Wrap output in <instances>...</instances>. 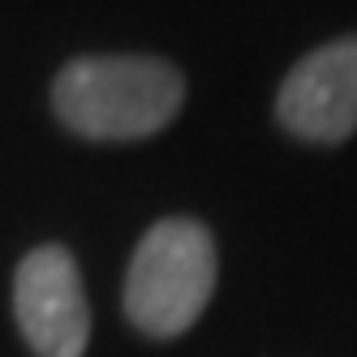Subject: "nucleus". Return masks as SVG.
Segmentation results:
<instances>
[{
	"mask_svg": "<svg viewBox=\"0 0 357 357\" xmlns=\"http://www.w3.org/2000/svg\"><path fill=\"white\" fill-rule=\"evenodd\" d=\"M215 293V241L198 220H160L138 241L125 275V314L138 331L172 340L198 323Z\"/></svg>",
	"mask_w": 357,
	"mask_h": 357,
	"instance_id": "2",
	"label": "nucleus"
},
{
	"mask_svg": "<svg viewBox=\"0 0 357 357\" xmlns=\"http://www.w3.org/2000/svg\"><path fill=\"white\" fill-rule=\"evenodd\" d=\"M181 104L185 78L160 56H78L52 86L61 125L91 142L151 138L176 121Z\"/></svg>",
	"mask_w": 357,
	"mask_h": 357,
	"instance_id": "1",
	"label": "nucleus"
},
{
	"mask_svg": "<svg viewBox=\"0 0 357 357\" xmlns=\"http://www.w3.org/2000/svg\"><path fill=\"white\" fill-rule=\"evenodd\" d=\"M13 314L35 357H82L91 340V305L82 271L65 245H39L17 263Z\"/></svg>",
	"mask_w": 357,
	"mask_h": 357,
	"instance_id": "3",
	"label": "nucleus"
},
{
	"mask_svg": "<svg viewBox=\"0 0 357 357\" xmlns=\"http://www.w3.org/2000/svg\"><path fill=\"white\" fill-rule=\"evenodd\" d=\"M280 125L305 142H344L357 130V35L301 56L275 95Z\"/></svg>",
	"mask_w": 357,
	"mask_h": 357,
	"instance_id": "4",
	"label": "nucleus"
}]
</instances>
